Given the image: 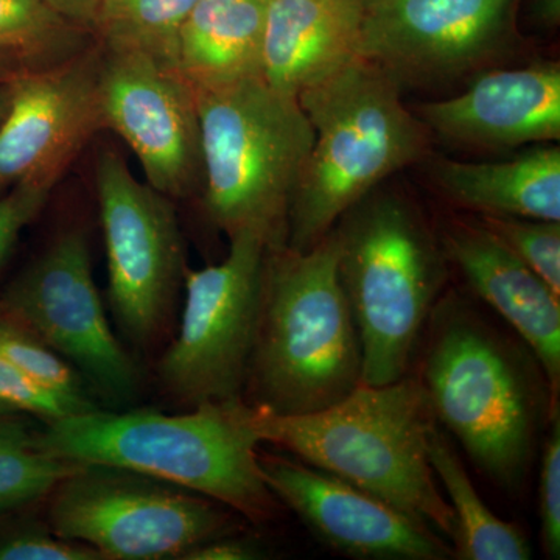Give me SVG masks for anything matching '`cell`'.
I'll list each match as a JSON object with an SVG mask.
<instances>
[{"instance_id": "obj_34", "label": "cell", "mask_w": 560, "mask_h": 560, "mask_svg": "<svg viewBox=\"0 0 560 560\" xmlns=\"http://www.w3.org/2000/svg\"><path fill=\"white\" fill-rule=\"evenodd\" d=\"M14 65H21L13 55L0 50V121L5 117L10 108L11 91H13V79L18 70Z\"/></svg>"}, {"instance_id": "obj_25", "label": "cell", "mask_w": 560, "mask_h": 560, "mask_svg": "<svg viewBox=\"0 0 560 560\" xmlns=\"http://www.w3.org/2000/svg\"><path fill=\"white\" fill-rule=\"evenodd\" d=\"M79 464L36 451L33 445L0 451V515L47 499Z\"/></svg>"}, {"instance_id": "obj_6", "label": "cell", "mask_w": 560, "mask_h": 560, "mask_svg": "<svg viewBox=\"0 0 560 560\" xmlns=\"http://www.w3.org/2000/svg\"><path fill=\"white\" fill-rule=\"evenodd\" d=\"M334 232L359 331L361 385L399 382L447 278L440 238L410 198L381 186L346 210Z\"/></svg>"}, {"instance_id": "obj_12", "label": "cell", "mask_w": 560, "mask_h": 560, "mask_svg": "<svg viewBox=\"0 0 560 560\" xmlns=\"http://www.w3.org/2000/svg\"><path fill=\"white\" fill-rule=\"evenodd\" d=\"M521 0H360L361 57L399 83L458 79L510 51Z\"/></svg>"}, {"instance_id": "obj_19", "label": "cell", "mask_w": 560, "mask_h": 560, "mask_svg": "<svg viewBox=\"0 0 560 560\" xmlns=\"http://www.w3.org/2000/svg\"><path fill=\"white\" fill-rule=\"evenodd\" d=\"M431 179L453 205L480 215L560 221L559 147H536L504 161L440 158Z\"/></svg>"}, {"instance_id": "obj_3", "label": "cell", "mask_w": 560, "mask_h": 560, "mask_svg": "<svg viewBox=\"0 0 560 560\" xmlns=\"http://www.w3.org/2000/svg\"><path fill=\"white\" fill-rule=\"evenodd\" d=\"M429 326L420 383L434 419L490 481L518 492L555 416L544 374L459 298L436 302Z\"/></svg>"}, {"instance_id": "obj_5", "label": "cell", "mask_w": 560, "mask_h": 560, "mask_svg": "<svg viewBox=\"0 0 560 560\" xmlns=\"http://www.w3.org/2000/svg\"><path fill=\"white\" fill-rule=\"evenodd\" d=\"M250 423L261 442L294 453L302 463L453 540L455 515L429 459L438 422L420 381L360 385L338 404L311 415L278 416L253 408Z\"/></svg>"}, {"instance_id": "obj_10", "label": "cell", "mask_w": 560, "mask_h": 560, "mask_svg": "<svg viewBox=\"0 0 560 560\" xmlns=\"http://www.w3.org/2000/svg\"><path fill=\"white\" fill-rule=\"evenodd\" d=\"M95 189L110 311L125 337L150 349L167 334L186 275V254L172 200L135 178L119 151L103 147Z\"/></svg>"}, {"instance_id": "obj_17", "label": "cell", "mask_w": 560, "mask_h": 560, "mask_svg": "<svg viewBox=\"0 0 560 560\" xmlns=\"http://www.w3.org/2000/svg\"><path fill=\"white\" fill-rule=\"evenodd\" d=\"M442 250L486 304L521 335L559 412L560 298L480 220H451L440 237Z\"/></svg>"}, {"instance_id": "obj_31", "label": "cell", "mask_w": 560, "mask_h": 560, "mask_svg": "<svg viewBox=\"0 0 560 560\" xmlns=\"http://www.w3.org/2000/svg\"><path fill=\"white\" fill-rule=\"evenodd\" d=\"M259 555L250 541L221 536L197 545L179 560H250L259 558Z\"/></svg>"}, {"instance_id": "obj_26", "label": "cell", "mask_w": 560, "mask_h": 560, "mask_svg": "<svg viewBox=\"0 0 560 560\" xmlns=\"http://www.w3.org/2000/svg\"><path fill=\"white\" fill-rule=\"evenodd\" d=\"M478 220L560 298V221L493 215Z\"/></svg>"}, {"instance_id": "obj_7", "label": "cell", "mask_w": 560, "mask_h": 560, "mask_svg": "<svg viewBox=\"0 0 560 560\" xmlns=\"http://www.w3.org/2000/svg\"><path fill=\"white\" fill-rule=\"evenodd\" d=\"M197 92L205 209L232 238L253 232L285 245L291 195L313 145L296 97L261 77Z\"/></svg>"}, {"instance_id": "obj_32", "label": "cell", "mask_w": 560, "mask_h": 560, "mask_svg": "<svg viewBox=\"0 0 560 560\" xmlns=\"http://www.w3.org/2000/svg\"><path fill=\"white\" fill-rule=\"evenodd\" d=\"M58 16L81 28H94L103 0H44Z\"/></svg>"}, {"instance_id": "obj_1", "label": "cell", "mask_w": 560, "mask_h": 560, "mask_svg": "<svg viewBox=\"0 0 560 560\" xmlns=\"http://www.w3.org/2000/svg\"><path fill=\"white\" fill-rule=\"evenodd\" d=\"M243 399L179 415L156 410L68 416L38 430L33 447L77 464H108L219 501L253 523L271 521L278 499L261 478L257 436Z\"/></svg>"}, {"instance_id": "obj_24", "label": "cell", "mask_w": 560, "mask_h": 560, "mask_svg": "<svg viewBox=\"0 0 560 560\" xmlns=\"http://www.w3.org/2000/svg\"><path fill=\"white\" fill-rule=\"evenodd\" d=\"M0 355L27 377L72 401L83 411L97 410L90 386L72 366L35 331L0 307Z\"/></svg>"}, {"instance_id": "obj_8", "label": "cell", "mask_w": 560, "mask_h": 560, "mask_svg": "<svg viewBox=\"0 0 560 560\" xmlns=\"http://www.w3.org/2000/svg\"><path fill=\"white\" fill-rule=\"evenodd\" d=\"M47 503L50 529L103 560L180 559L231 526L208 497L108 464H79Z\"/></svg>"}, {"instance_id": "obj_4", "label": "cell", "mask_w": 560, "mask_h": 560, "mask_svg": "<svg viewBox=\"0 0 560 560\" xmlns=\"http://www.w3.org/2000/svg\"><path fill=\"white\" fill-rule=\"evenodd\" d=\"M400 90L388 70L360 57L300 92L313 145L291 195L290 249L313 248L346 210L429 154L430 130Z\"/></svg>"}, {"instance_id": "obj_15", "label": "cell", "mask_w": 560, "mask_h": 560, "mask_svg": "<svg viewBox=\"0 0 560 560\" xmlns=\"http://www.w3.org/2000/svg\"><path fill=\"white\" fill-rule=\"evenodd\" d=\"M272 495L334 550L352 558L447 560L453 548L436 530L311 464L257 453Z\"/></svg>"}, {"instance_id": "obj_2", "label": "cell", "mask_w": 560, "mask_h": 560, "mask_svg": "<svg viewBox=\"0 0 560 560\" xmlns=\"http://www.w3.org/2000/svg\"><path fill=\"white\" fill-rule=\"evenodd\" d=\"M361 372L334 230L307 250L268 248L243 400L271 415H311L359 388Z\"/></svg>"}, {"instance_id": "obj_23", "label": "cell", "mask_w": 560, "mask_h": 560, "mask_svg": "<svg viewBox=\"0 0 560 560\" xmlns=\"http://www.w3.org/2000/svg\"><path fill=\"white\" fill-rule=\"evenodd\" d=\"M75 28L44 0H0V50L24 68L55 65L83 50Z\"/></svg>"}, {"instance_id": "obj_16", "label": "cell", "mask_w": 560, "mask_h": 560, "mask_svg": "<svg viewBox=\"0 0 560 560\" xmlns=\"http://www.w3.org/2000/svg\"><path fill=\"white\" fill-rule=\"evenodd\" d=\"M416 116L442 139L477 149L559 140V65L488 70L463 94L425 103Z\"/></svg>"}, {"instance_id": "obj_35", "label": "cell", "mask_w": 560, "mask_h": 560, "mask_svg": "<svg viewBox=\"0 0 560 560\" xmlns=\"http://www.w3.org/2000/svg\"><path fill=\"white\" fill-rule=\"evenodd\" d=\"M560 0H536V14L541 22L558 25Z\"/></svg>"}, {"instance_id": "obj_18", "label": "cell", "mask_w": 560, "mask_h": 560, "mask_svg": "<svg viewBox=\"0 0 560 560\" xmlns=\"http://www.w3.org/2000/svg\"><path fill=\"white\" fill-rule=\"evenodd\" d=\"M360 0H265L261 79L296 97L361 57Z\"/></svg>"}, {"instance_id": "obj_28", "label": "cell", "mask_w": 560, "mask_h": 560, "mask_svg": "<svg viewBox=\"0 0 560 560\" xmlns=\"http://www.w3.org/2000/svg\"><path fill=\"white\" fill-rule=\"evenodd\" d=\"M0 412L33 416L49 423L88 411L38 385L0 355Z\"/></svg>"}, {"instance_id": "obj_30", "label": "cell", "mask_w": 560, "mask_h": 560, "mask_svg": "<svg viewBox=\"0 0 560 560\" xmlns=\"http://www.w3.org/2000/svg\"><path fill=\"white\" fill-rule=\"evenodd\" d=\"M54 186L44 183H21L0 197V267L10 256L25 226L39 215Z\"/></svg>"}, {"instance_id": "obj_27", "label": "cell", "mask_w": 560, "mask_h": 560, "mask_svg": "<svg viewBox=\"0 0 560 560\" xmlns=\"http://www.w3.org/2000/svg\"><path fill=\"white\" fill-rule=\"evenodd\" d=\"M0 560H103L94 548L58 537L38 521L0 528Z\"/></svg>"}, {"instance_id": "obj_29", "label": "cell", "mask_w": 560, "mask_h": 560, "mask_svg": "<svg viewBox=\"0 0 560 560\" xmlns=\"http://www.w3.org/2000/svg\"><path fill=\"white\" fill-rule=\"evenodd\" d=\"M540 539L548 559L560 558V416H552L540 464Z\"/></svg>"}, {"instance_id": "obj_22", "label": "cell", "mask_w": 560, "mask_h": 560, "mask_svg": "<svg viewBox=\"0 0 560 560\" xmlns=\"http://www.w3.org/2000/svg\"><path fill=\"white\" fill-rule=\"evenodd\" d=\"M200 0H103L94 31L106 49L136 50L175 69L176 39Z\"/></svg>"}, {"instance_id": "obj_20", "label": "cell", "mask_w": 560, "mask_h": 560, "mask_svg": "<svg viewBox=\"0 0 560 560\" xmlns=\"http://www.w3.org/2000/svg\"><path fill=\"white\" fill-rule=\"evenodd\" d=\"M265 0H200L176 39L175 70L195 91L261 77Z\"/></svg>"}, {"instance_id": "obj_9", "label": "cell", "mask_w": 560, "mask_h": 560, "mask_svg": "<svg viewBox=\"0 0 560 560\" xmlns=\"http://www.w3.org/2000/svg\"><path fill=\"white\" fill-rule=\"evenodd\" d=\"M230 242L221 264L187 268L178 334L158 363L164 393L190 408L243 399L248 377L268 245L253 232Z\"/></svg>"}, {"instance_id": "obj_13", "label": "cell", "mask_w": 560, "mask_h": 560, "mask_svg": "<svg viewBox=\"0 0 560 560\" xmlns=\"http://www.w3.org/2000/svg\"><path fill=\"white\" fill-rule=\"evenodd\" d=\"M97 90L103 130L130 147L147 184L171 200L195 194L202 158L194 88L149 55L101 46Z\"/></svg>"}, {"instance_id": "obj_11", "label": "cell", "mask_w": 560, "mask_h": 560, "mask_svg": "<svg viewBox=\"0 0 560 560\" xmlns=\"http://www.w3.org/2000/svg\"><path fill=\"white\" fill-rule=\"evenodd\" d=\"M0 307L68 360L103 399L121 404L135 397L138 368L110 330L83 231L58 235L11 282Z\"/></svg>"}, {"instance_id": "obj_33", "label": "cell", "mask_w": 560, "mask_h": 560, "mask_svg": "<svg viewBox=\"0 0 560 560\" xmlns=\"http://www.w3.org/2000/svg\"><path fill=\"white\" fill-rule=\"evenodd\" d=\"M38 430L24 415L0 412V451L32 445Z\"/></svg>"}, {"instance_id": "obj_21", "label": "cell", "mask_w": 560, "mask_h": 560, "mask_svg": "<svg viewBox=\"0 0 560 560\" xmlns=\"http://www.w3.org/2000/svg\"><path fill=\"white\" fill-rule=\"evenodd\" d=\"M431 469L444 486L453 515V558L460 560H528L533 556L525 534L514 523L501 521L478 495L463 460L453 451L440 423L429 442Z\"/></svg>"}, {"instance_id": "obj_14", "label": "cell", "mask_w": 560, "mask_h": 560, "mask_svg": "<svg viewBox=\"0 0 560 560\" xmlns=\"http://www.w3.org/2000/svg\"><path fill=\"white\" fill-rule=\"evenodd\" d=\"M98 62L97 44L55 65L18 70L0 121V191L21 183L55 187L103 130Z\"/></svg>"}]
</instances>
